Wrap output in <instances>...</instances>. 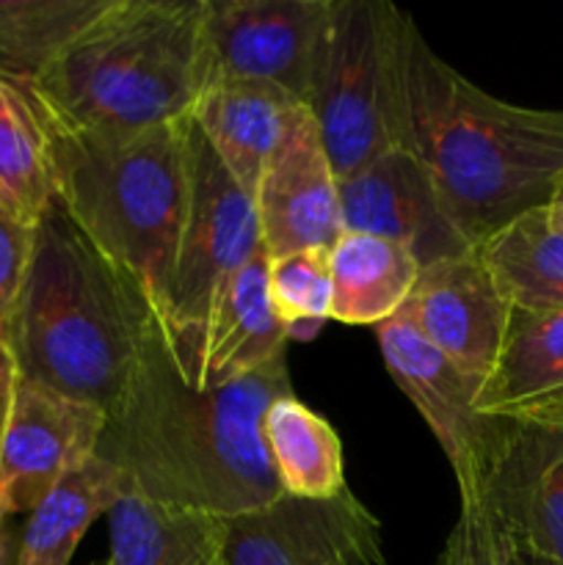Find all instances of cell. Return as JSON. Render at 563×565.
Returning <instances> with one entry per match:
<instances>
[{
	"label": "cell",
	"instance_id": "19",
	"mask_svg": "<svg viewBox=\"0 0 563 565\" xmlns=\"http://www.w3.org/2000/svg\"><path fill=\"white\" fill-rule=\"evenodd\" d=\"M105 565H224V516L127 494L108 513Z\"/></svg>",
	"mask_w": 563,
	"mask_h": 565
},
{
	"label": "cell",
	"instance_id": "27",
	"mask_svg": "<svg viewBox=\"0 0 563 565\" xmlns=\"http://www.w3.org/2000/svg\"><path fill=\"white\" fill-rule=\"evenodd\" d=\"M36 226H25L0 204V326L9 320L28 274Z\"/></svg>",
	"mask_w": 563,
	"mask_h": 565
},
{
	"label": "cell",
	"instance_id": "9",
	"mask_svg": "<svg viewBox=\"0 0 563 565\" xmlns=\"http://www.w3.org/2000/svg\"><path fill=\"white\" fill-rule=\"evenodd\" d=\"M331 0H204L210 81H254L307 105Z\"/></svg>",
	"mask_w": 563,
	"mask_h": 565
},
{
	"label": "cell",
	"instance_id": "12",
	"mask_svg": "<svg viewBox=\"0 0 563 565\" xmlns=\"http://www.w3.org/2000/svg\"><path fill=\"white\" fill-rule=\"evenodd\" d=\"M478 513L508 555H530L563 565V425L508 419L489 463Z\"/></svg>",
	"mask_w": 563,
	"mask_h": 565
},
{
	"label": "cell",
	"instance_id": "32",
	"mask_svg": "<svg viewBox=\"0 0 563 565\" xmlns=\"http://www.w3.org/2000/svg\"><path fill=\"white\" fill-rule=\"evenodd\" d=\"M9 563V533L3 530V524H0V565Z\"/></svg>",
	"mask_w": 563,
	"mask_h": 565
},
{
	"label": "cell",
	"instance_id": "6",
	"mask_svg": "<svg viewBox=\"0 0 563 565\" xmlns=\"http://www.w3.org/2000/svg\"><path fill=\"white\" fill-rule=\"evenodd\" d=\"M412 17L386 0H331L307 108L337 180L406 147L403 42Z\"/></svg>",
	"mask_w": 563,
	"mask_h": 565
},
{
	"label": "cell",
	"instance_id": "22",
	"mask_svg": "<svg viewBox=\"0 0 563 565\" xmlns=\"http://www.w3.org/2000/svg\"><path fill=\"white\" fill-rule=\"evenodd\" d=\"M55 202L53 141L28 86L0 77V204L36 226Z\"/></svg>",
	"mask_w": 563,
	"mask_h": 565
},
{
	"label": "cell",
	"instance_id": "21",
	"mask_svg": "<svg viewBox=\"0 0 563 565\" xmlns=\"http://www.w3.org/2000/svg\"><path fill=\"white\" fill-rule=\"evenodd\" d=\"M127 494L132 491L125 475L94 456L39 502L22 530L17 565H70L88 527Z\"/></svg>",
	"mask_w": 563,
	"mask_h": 565
},
{
	"label": "cell",
	"instance_id": "8",
	"mask_svg": "<svg viewBox=\"0 0 563 565\" xmlns=\"http://www.w3.org/2000/svg\"><path fill=\"white\" fill-rule=\"evenodd\" d=\"M375 337L392 381L439 441L458 483L461 508H472L508 419L478 412L484 381L425 342L403 312L375 326Z\"/></svg>",
	"mask_w": 563,
	"mask_h": 565
},
{
	"label": "cell",
	"instance_id": "11",
	"mask_svg": "<svg viewBox=\"0 0 563 565\" xmlns=\"http://www.w3.org/2000/svg\"><path fill=\"white\" fill-rule=\"evenodd\" d=\"M108 414L92 403L20 379L0 436V524L33 513L61 480L99 450Z\"/></svg>",
	"mask_w": 563,
	"mask_h": 565
},
{
	"label": "cell",
	"instance_id": "14",
	"mask_svg": "<svg viewBox=\"0 0 563 565\" xmlns=\"http://www.w3.org/2000/svg\"><path fill=\"white\" fill-rule=\"evenodd\" d=\"M401 312L425 342L486 384L511 326V307L478 246L419 268Z\"/></svg>",
	"mask_w": 563,
	"mask_h": 565
},
{
	"label": "cell",
	"instance_id": "1",
	"mask_svg": "<svg viewBox=\"0 0 563 565\" xmlns=\"http://www.w3.org/2000/svg\"><path fill=\"white\" fill-rule=\"evenodd\" d=\"M290 392L285 353L232 384L193 386L155 320L97 456L125 475L132 494L237 516L282 497L263 419L270 403Z\"/></svg>",
	"mask_w": 563,
	"mask_h": 565
},
{
	"label": "cell",
	"instance_id": "18",
	"mask_svg": "<svg viewBox=\"0 0 563 565\" xmlns=\"http://www.w3.org/2000/svg\"><path fill=\"white\" fill-rule=\"evenodd\" d=\"M478 412L513 423L563 425V309L513 312Z\"/></svg>",
	"mask_w": 563,
	"mask_h": 565
},
{
	"label": "cell",
	"instance_id": "15",
	"mask_svg": "<svg viewBox=\"0 0 563 565\" xmlns=\"http://www.w3.org/2000/svg\"><path fill=\"white\" fill-rule=\"evenodd\" d=\"M254 207L268 257L331 248L340 241V180L307 105L270 154L254 191Z\"/></svg>",
	"mask_w": 563,
	"mask_h": 565
},
{
	"label": "cell",
	"instance_id": "20",
	"mask_svg": "<svg viewBox=\"0 0 563 565\" xmlns=\"http://www.w3.org/2000/svg\"><path fill=\"white\" fill-rule=\"evenodd\" d=\"M331 318L379 326L406 307L419 263L406 246L364 232H342L329 252Z\"/></svg>",
	"mask_w": 563,
	"mask_h": 565
},
{
	"label": "cell",
	"instance_id": "31",
	"mask_svg": "<svg viewBox=\"0 0 563 565\" xmlns=\"http://www.w3.org/2000/svg\"><path fill=\"white\" fill-rule=\"evenodd\" d=\"M508 565H555V563L539 561V557H530V555H508Z\"/></svg>",
	"mask_w": 563,
	"mask_h": 565
},
{
	"label": "cell",
	"instance_id": "28",
	"mask_svg": "<svg viewBox=\"0 0 563 565\" xmlns=\"http://www.w3.org/2000/svg\"><path fill=\"white\" fill-rule=\"evenodd\" d=\"M502 552L508 550L484 516L458 513V522L447 539L439 565H491V561Z\"/></svg>",
	"mask_w": 563,
	"mask_h": 565
},
{
	"label": "cell",
	"instance_id": "24",
	"mask_svg": "<svg viewBox=\"0 0 563 565\" xmlns=\"http://www.w3.org/2000/svg\"><path fill=\"white\" fill-rule=\"evenodd\" d=\"M263 441L282 494L326 500L348 489L340 436L293 392L268 406Z\"/></svg>",
	"mask_w": 563,
	"mask_h": 565
},
{
	"label": "cell",
	"instance_id": "3",
	"mask_svg": "<svg viewBox=\"0 0 563 565\" xmlns=\"http://www.w3.org/2000/svg\"><path fill=\"white\" fill-rule=\"evenodd\" d=\"M155 326L141 292L116 274L55 199L3 329L20 379L110 414Z\"/></svg>",
	"mask_w": 563,
	"mask_h": 565
},
{
	"label": "cell",
	"instance_id": "26",
	"mask_svg": "<svg viewBox=\"0 0 563 565\" xmlns=\"http://www.w3.org/2000/svg\"><path fill=\"white\" fill-rule=\"evenodd\" d=\"M329 252L331 248H307L270 257V303L290 340H312L331 318Z\"/></svg>",
	"mask_w": 563,
	"mask_h": 565
},
{
	"label": "cell",
	"instance_id": "13",
	"mask_svg": "<svg viewBox=\"0 0 563 565\" xmlns=\"http://www.w3.org/2000/svg\"><path fill=\"white\" fill-rule=\"evenodd\" d=\"M342 232L386 237L406 246L419 268L472 252L453 224L434 180L408 147H395L340 180Z\"/></svg>",
	"mask_w": 563,
	"mask_h": 565
},
{
	"label": "cell",
	"instance_id": "10",
	"mask_svg": "<svg viewBox=\"0 0 563 565\" xmlns=\"http://www.w3.org/2000/svg\"><path fill=\"white\" fill-rule=\"evenodd\" d=\"M224 565H384V527L353 494H282L224 519Z\"/></svg>",
	"mask_w": 563,
	"mask_h": 565
},
{
	"label": "cell",
	"instance_id": "30",
	"mask_svg": "<svg viewBox=\"0 0 563 565\" xmlns=\"http://www.w3.org/2000/svg\"><path fill=\"white\" fill-rule=\"evenodd\" d=\"M544 213H546V218H550V224L555 226L557 232H563V177L557 180V185H555V191H552L550 202L544 204Z\"/></svg>",
	"mask_w": 563,
	"mask_h": 565
},
{
	"label": "cell",
	"instance_id": "33",
	"mask_svg": "<svg viewBox=\"0 0 563 565\" xmlns=\"http://www.w3.org/2000/svg\"><path fill=\"white\" fill-rule=\"evenodd\" d=\"M491 565H508V552H502V555H497L495 561H491Z\"/></svg>",
	"mask_w": 563,
	"mask_h": 565
},
{
	"label": "cell",
	"instance_id": "29",
	"mask_svg": "<svg viewBox=\"0 0 563 565\" xmlns=\"http://www.w3.org/2000/svg\"><path fill=\"white\" fill-rule=\"evenodd\" d=\"M17 381H20L17 362H14V356H11V348H9V342H6L3 329H0V436H3L6 419H9L11 403H14Z\"/></svg>",
	"mask_w": 563,
	"mask_h": 565
},
{
	"label": "cell",
	"instance_id": "17",
	"mask_svg": "<svg viewBox=\"0 0 563 565\" xmlns=\"http://www.w3.org/2000/svg\"><path fill=\"white\" fill-rule=\"evenodd\" d=\"M304 105L282 88L254 81H210L191 110L232 180L254 199L270 154Z\"/></svg>",
	"mask_w": 563,
	"mask_h": 565
},
{
	"label": "cell",
	"instance_id": "16",
	"mask_svg": "<svg viewBox=\"0 0 563 565\" xmlns=\"http://www.w3.org/2000/svg\"><path fill=\"white\" fill-rule=\"evenodd\" d=\"M268 268V252L254 254L219 292L193 359L182 370L193 386L232 384L285 353L290 337L270 303Z\"/></svg>",
	"mask_w": 563,
	"mask_h": 565
},
{
	"label": "cell",
	"instance_id": "5",
	"mask_svg": "<svg viewBox=\"0 0 563 565\" xmlns=\"http://www.w3.org/2000/svg\"><path fill=\"white\" fill-rule=\"evenodd\" d=\"M188 121L132 136L50 130L55 199L105 263L141 292L155 320L188 215Z\"/></svg>",
	"mask_w": 563,
	"mask_h": 565
},
{
	"label": "cell",
	"instance_id": "7",
	"mask_svg": "<svg viewBox=\"0 0 563 565\" xmlns=\"http://www.w3.org/2000/svg\"><path fill=\"white\" fill-rule=\"evenodd\" d=\"M188 215L158 320L180 370L193 359L210 309L226 281L254 254L265 252L254 199L232 180L193 119L188 121Z\"/></svg>",
	"mask_w": 563,
	"mask_h": 565
},
{
	"label": "cell",
	"instance_id": "2",
	"mask_svg": "<svg viewBox=\"0 0 563 565\" xmlns=\"http://www.w3.org/2000/svg\"><path fill=\"white\" fill-rule=\"evenodd\" d=\"M406 147L472 246L544 207L563 177V110L511 105L434 53L408 20L403 42Z\"/></svg>",
	"mask_w": 563,
	"mask_h": 565
},
{
	"label": "cell",
	"instance_id": "23",
	"mask_svg": "<svg viewBox=\"0 0 563 565\" xmlns=\"http://www.w3.org/2000/svg\"><path fill=\"white\" fill-rule=\"evenodd\" d=\"M478 248L513 312H561L563 232L550 224L544 207L513 218Z\"/></svg>",
	"mask_w": 563,
	"mask_h": 565
},
{
	"label": "cell",
	"instance_id": "25",
	"mask_svg": "<svg viewBox=\"0 0 563 565\" xmlns=\"http://www.w3.org/2000/svg\"><path fill=\"white\" fill-rule=\"evenodd\" d=\"M110 0H0V77L31 86Z\"/></svg>",
	"mask_w": 563,
	"mask_h": 565
},
{
	"label": "cell",
	"instance_id": "4",
	"mask_svg": "<svg viewBox=\"0 0 563 565\" xmlns=\"http://www.w3.org/2000/svg\"><path fill=\"white\" fill-rule=\"evenodd\" d=\"M204 86V0H110L28 92L50 130L132 136L191 116Z\"/></svg>",
	"mask_w": 563,
	"mask_h": 565
}]
</instances>
